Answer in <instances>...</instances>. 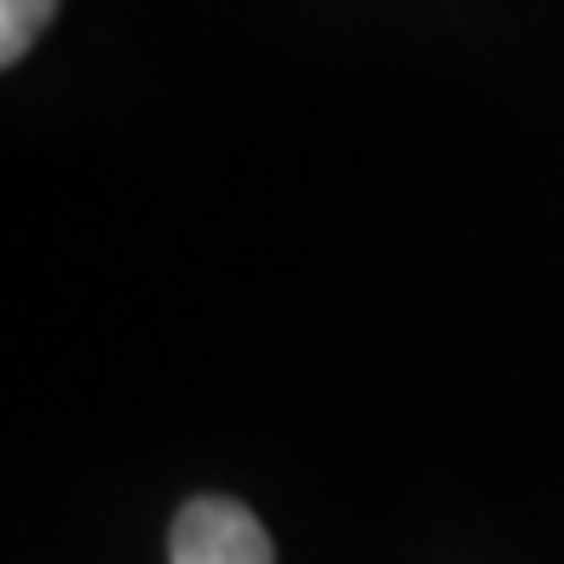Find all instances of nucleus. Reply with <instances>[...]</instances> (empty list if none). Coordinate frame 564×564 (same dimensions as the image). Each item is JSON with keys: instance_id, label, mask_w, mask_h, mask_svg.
<instances>
[{"instance_id": "f03ea898", "label": "nucleus", "mask_w": 564, "mask_h": 564, "mask_svg": "<svg viewBox=\"0 0 564 564\" xmlns=\"http://www.w3.org/2000/svg\"><path fill=\"white\" fill-rule=\"evenodd\" d=\"M58 0H0V64H18L35 46V35L53 23Z\"/></svg>"}, {"instance_id": "f257e3e1", "label": "nucleus", "mask_w": 564, "mask_h": 564, "mask_svg": "<svg viewBox=\"0 0 564 564\" xmlns=\"http://www.w3.org/2000/svg\"><path fill=\"white\" fill-rule=\"evenodd\" d=\"M173 564H276L271 535L242 501L196 496L173 519Z\"/></svg>"}]
</instances>
